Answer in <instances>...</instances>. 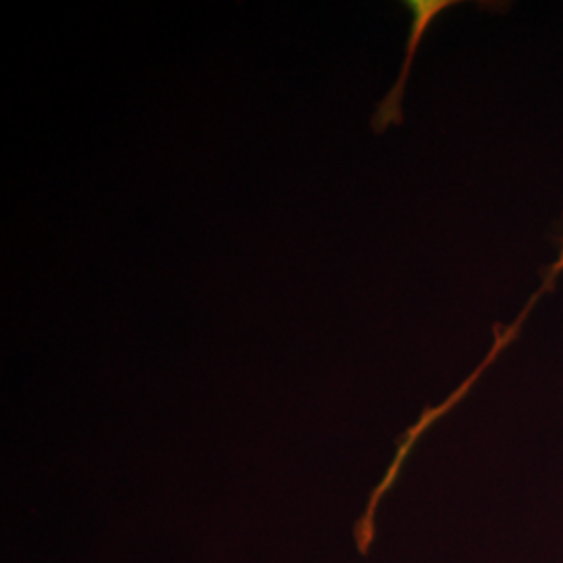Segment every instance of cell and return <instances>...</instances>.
Masks as SVG:
<instances>
[{
  "label": "cell",
  "mask_w": 563,
  "mask_h": 563,
  "mask_svg": "<svg viewBox=\"0 0 563 563\" xmlns=\"http://www.w3.org/2000/svg\"><path fill=\"white\" fill-rule=\"evenodd\" d=\"M444 7H449V2H411V4H409L411 13H413V18H416L413 27H411L409 55H407V60H405V65H402L401 76H399L397 86L388 92V97L378 104V109H376V113H374V120H372L374 132H384L388 125L401 123L402 88H405V81H407V71H409V67H411L413 51H416L418 41H420V36L423 34V30L428 27L430 20H432L439 11H443Z\"/></svg>",
  "instance_id": "cell-1"
},
{
  "label": "cell",
  "mask_w": 563,
  "mask_h": 563,
  "mask_svg": "<svg viewBox=\"0 0 563 563\" xmlns=\"http://www.w3.org/2000/svg\"><path fill=\"white\" fill-rule=\"evenodd\" d=\"M560 269H563V236L562 241H560V257H558V262H555V265L551 267V274H558Z\"/></svg>",
  "instance_id": "cell-2"
}]
</instances>
